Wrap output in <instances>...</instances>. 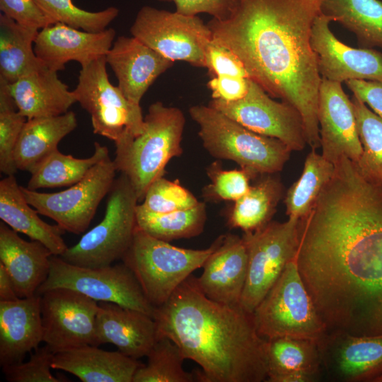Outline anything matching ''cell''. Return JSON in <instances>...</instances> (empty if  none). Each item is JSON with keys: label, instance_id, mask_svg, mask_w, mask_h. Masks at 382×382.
<instances>
[{"label": "cell", "instance_id": "60d3db41", "mask_svg": "<svg viewBox=\"0 0 382 382\" xmlns=\"http://www.w3.org/2000/svg\"><path fill=\"white\" fill-rule=\"evenodd\" d=\"M211 183L204 190L207 199L235 202L245 195L250 187V175L245 170H223L219 163L207 170Z\"/></svg>", "mask_w": 382, "mask_h": 382}, {"label": "cell", "instance_id": "4316f807", "mask_svg": "<svg viewBox=\"0 0 382 382\" xmlns=\"http://www.w3.org/2000/svg\"><path fill=\"white\" fill-rule=\"evenodd\" d=\"M25 199L14 175L0 181V219L18 233L45 245L54 255H62L68 248L57 224L51 225L40 218Z\"/></svg>", "mask_w": 382, "mask_h": 382}, {"label": "cell", "instance_id": "7bdbcfd3", "mask_svg": "<svg viewBox=\"0 0 382 382\" xmlns=\"http://www.w3.org/2000/svg\"><path fill=\"white\" fill-rule=\"evenodd\" d=\"M2 13L21 26L40 30L54 24L36 0H0Z\"/></svg>", "mask_w": 382, "mask_h": 382}, {"label": "cell", "instance_id": "83f0119b", "mask_svg": "<svg viewBox=\"0 0 382 382\" xmlns=\"http://www.w3.org/2000/svg\"><path fill=\"white\" fill-rule=\"evenodd\" d=\"M269 382H311L319 374L321 359L317 341L293 337L266 340Z\"/></svg>", "mask_w": 382, "mask_h": 382}, {"label": "cell", "instance_id": "ac0fdd59", "mask_svg": "<svg viewBox=\"0 0 382 382\" xmlns=\"http://www.w3.org/2000/svg\"><path fill=\"white\" fill-rule=\"evenodd\" d=\"M318 344L321 365L333 379L373 382L382 374V335L327 332Z\"/></svg>", "mask_w": 382, "mask_h": 382}, {"label": "cell", "instance_id": "2e32d148", "mask_svg": "<svg viewBox=\"0 0 382 382\" xmlns=\"http://www.w3.org/2000/svg\"><path fill=\"white\" fill-rule=\"evenodd\" d=\"M330 22L320 13L312 27L311 45L321 77L341 83L349 80L382 82V52L347 46L332 33Z\"/></svg>", "mask_w": 382, "mask_h": 382}, {"label": "cell", "instance_id": "f35d334b", "mask_svg": "<svg viewBox=\"0 0 382 382\" xmlns=\"http://www.w3.org/2000/svg\"><path fill=\"white\" fill-rule=\"evenodd\" d=\"M36 1L54 23H62L87 32L97 33L107 29L119 14L118 8L114 6L91 12L77 7L72 0Z\"/></svg>", "mask_w": 382, "mask_h": 382}, {"label": "cell", "instance_id": "7c38bea8", "mask_svg": "<svg viewBox=\"0 0 382 382\" xmlns=\"http://www.w3.org/2000/svg\"><path fill=\"white\" fill-rule=\"evenodd\" d=\"M116 166L108 155L78 183L58 192H40L21 185L27 202L64 231L83 233L115 180Z\"/></svg>", "mask_w": 382, "mask_h": 382}, {"label": "cell", "instance_id": "4dcf8cb0", "mask_svg": "<svg viewBox=\"0 0 382 382\" xmlns=\"http://www.w3.org/2000/svg\"><path fill=\"white\" fill-rule=\"evenodd\" d=\"M272 175H262L245 195L234 202L227 215L230 228L253 233L272 221L284 190L281 181Z\"/></svg>", "mask_w": 382, "mask_h": 382}, {"label": "cell", "instance_id": "603a6c76", "mask_svg": "<svg viewBox=\"0 0 382 382\" xmlns=\"http://www.w3.org/2000/svg\"><path fill=\"white\" fill-rule=\"evenodd\" d=\"M51 251L42 243L27 241L0 223V263L8 274L19 298L30 297L48 277Z\"/></svg>", "mask_w": 382, "mask_h": 382}, {"label": "cell", "instance_id": "ffe728a7", "mask_svg": "<svg viewBox=\"0 0 382 382\" xmlns=\"http://www.w3.org/2000/svg\"><path fill=\"white\" fill-rule=\"evenodd\" d=\"M118 88L132 103L140 101L154 81L173 64L135 37L119 36L105 55Z\"/></svg>", "mask_w": 382, "mask_h": 382}, {"label": "cell", "instance_id": "836d02e7", "mask_svg": "<svg viewBox=\"0 0 382 382\" xmlns=\"http://www.w3.org/2000/svg\"><path fill=\"white\" fill-rule=\"evenodd\" d=\"M137 226L147 234L167 242L199 235L207 219L206 206L199 202L187 209L167 213L150 212L138 204Z\"/></svg>", "mask_w": 382, "mask_h": 382}, {"label": "cell", "instance_id": "52a82bcc", "mask_svg": "<svg viewBox=\"0 0 382 382\" xmlns=\"http://www.w3.org/2000/svg\"><path fill=\"white\" fill-rule=\"evenodd\" d=\"M259 335L310 339L318 342L325 326L302 279L297 255L286 265L275 284L253 313Z\"/></svg>", "mask_w": 382, "mask_h": 382}, {"label": "cell", "instance_id": "1f68e13d", "mask_svg": "<svg viewBox=\"0 0 382 382\" xmlns=\"http://www.w3.org/2000/svg\"><path fill=\"white\" fill-rule=\"evenodd\" d=\"M38 32L0 14V78L12 83L45 66L33 46Z\"/></svg>", "mask_w": 382, "mask_h": 382}, {"label": "cell", "instance_id": "74e56055", "mask_svg": "<svg viewBox=\"0 0 382 382\" xmlns=\"http://www.w3.org/2000/svg\"><path fill=\"white\" fill-rule=\"evenodd\" d=\"M27 118L19 112L11 94L9 83L0 78V170L14 175V150Z\"/></svg>", "mask_w": 382, "mask_h": 382}, {"label": "cell", "instance_id": "8992f818", "mask_svg": "<svg viewBox=\"0 0 382 382\" xmlns=\"http://www.w3.org/2000/svg\"><path fill=\"white\" fill-rule=\"evenodd\" d=\"M218 242L217 238L209 247L202 250L183 248L156 238L137 226L122 260L156 308L164 303L195 270L202 267Z\"/></svg>", "mask_w": 382, "mask_h": 382}, {"label": "cell", "instance_id": "e575fe53", "mask_svg": "<svg viewBox=\"0 0 382 382\" xmlns=\"http://www.w3.org/2000/svg\"><path fill=\"white\" fill-rule=\"evenodd\" d=\"M334 171V163L315 149H311L306 158L300 177L285 195L284 204L288 217L299 219L306 217Z\"/></svg>", "mask_w": 382, "mask_h": 382}, {"label": "cell", "instance_id": "c3c4849f", "mask_svg": "<svg viewBox=\"0 0 382 382\" xmlns=\"http://www.w3.org/2000/svg\"><path fill=\"white\" fill-rule=\"evenodd\" d=\"M18 299L8 274L0 263V301H13Z\"/></svg>", "mask_w": 382, "mask_h": 382}, {"label": "cell", "instance_id": "8d00e7d4", "mask_svg": "<svg viewBox=\"0 0 382 382\" xmlns=\"http://www.w3.org/2000/svg\"><path fill=\"white\" fill-rule=\"evenodd\" d=\"M147 364L137 370L132 382H192L194 374L183 367L185 359L179 347L168 337H160L147 354Z\"/></svg>", "mask_w": 382, "mask_h": 382}, {"label": "cell", "instance_id": "277c9868", "mask_svg": "<svg viewBox=\"0 0 382 382\" xmlns=\"http://www.w3.org/2000/svg\"><path fill=\"white\" fill-rule=\"evenodd\" d=\"M185 125L183 112L161 102L149 105L143 132L115 142L114 163L125 175L141 202L150 185L163 177L170 160L183 153L182 136Z\"/></svg>", "mask_w": 382, "mask_h": 382}, {"label": "cell", "instance_id": "f546056e", "mask_svg": "<svg viewBox=\"0 0 382 382\" xmlns=\"http://www.w3.org/2000/svg\"><path fill=\"white\" fill-rule=\"evenodd\" d=\"M320 10L353 33L361 48H382L380 0H320Z\"/></svg>", "mask_w": 382, "mask_h": 382}, {"label": "cell", "instance_id": "7a4b0ae2", "mask_svg": "<svg viewBox=\"0 0 382 382\" xmlns=\"http://www.w3.org/2000/svg\"><path fill=\"white\" fill-rule=\"evenodd\" d=\"M320 13V0H241L228 19L207 23L212 37L236 54L250 79L300 112L315 150L320 147L322 77L311 37Z\"/></svg>", "mask_w": 382, "mask_h": 382}, {"label": "cell", "instance_id": "3957f363", "mask_svg": "<svg viewBox=\"0 0 382 382\" xmlns=\"http://www.w3.org/2000/svg\"><path fill=\"white\" fill-rule=\"evenodd\" d=\"M153 318L158 339L168 337L185 359L199 365L197 381H267L266 340L259 335L253 313L209 299L192 274L155 308Z\"/></svg>", "mask_w": 382, "mask_h": 382}, {"label": "cell", "instance_id": "ba28073f", "mask_svg": "<svg viewBox=\"0 0 382 382\" xmlns=\"http://www.w3.org/2000/svg\"><path fill=\"white\" fill-rule=\"evenodd\" d=\"M139 200L128 178L121 173L108 193L103 220L59 257L71 264L103 267L122 259L137 228Z\"/></svg>", "mask_w": 382, "mask_h": 382}, {"label": "cell", "instance_id": "d4e9b609", "mask_svg": "<svg viewBox=\"0 0 382 382\" xmlns=\"http://www.w3.org/2000/svg\"><path fill=\"white\" fill-rule=\"evenodd\" d=\"M141 365L119 350L84 345L55 353L52 369L69 372L83 382H132Z\"/></svg>", "mask_w": 382, "mask_h": 382}, {"label": "cell", "instance_id": "4fadbf2b", "mask_svg": "<svg viewBox=\"0 0 382 382\" xmlns=\"http://www.w3.org/2000/svg\"><path fill=\"white\" fill-rule=\"evenodd\" d=\"M130 33L168 59L205 68V50L212 34L197 16L144 6L138 11Z\"/></svg>", "mask_w": 382, "mask_h": 382}, {"label": "cell", "instance_id": "f6af8a7d", "mask_svg": "<svg viewBox=\"0 0 382 382\" xmlns=\"http://www.w3.org/2000/svg\"><path fill=\"white\" fill-rule=\"evenodd\" d=\"M173 2L175 11L185 16L204 13L218 21H226L234 13L241 0H156Z\"/></svg>", "mask_w": 382, "mask_h": 382}, {"label": "cell", "instance_id": "e0dca14e", "mask_svg": "<svg viewBox=\"0 0 382 382\" xmlns=\"http://www.w3.org/2000/svg\"><path fill=\"white\" fill-rule=\"evenodd\" d=\"M318 120L322 155L332 163L346 157L357 163L362 146L357 132L352 100L342 83L321 80Z\"/></svg>", "mask_w": 382, "mask_h": 382}, {"label": "cell", "instance_id": "7402d4cb", "mask_svg": "<svg viewBox=\"0 0 382 382\" xmlns=\"http://www.w3.org/2000/svg\"><path fill=\"white\" fill-rule=\"evenodd\" d=\"M96 346L110 343L132 358L146 357L158 340L152 316L112 302H98Z\"/></svg>", "mask_w": 382, "mask_h": 382}, {"label": "cell", "instance_id": "484cf974", "mask_svg": "<svg viewBox=\"0 0 382 382\" xmlns=\"http://www.w3.org/2000/svg\"><path fill=\"white\" fill-rule=\"evenodd\" d=\"M18 110L28 120L64 114L76 102L57 72L45 66L9 83Z\"/></svg>", "mask_w": 382, "mask_h": 382}, {"label": "cell", "instance_id": "6da1fadb", "mask_svg": "<svg viewBox=\"0 0 382 382\" xmlns=\"http://www.w3.org/2000/svg\"><path fill=\"white\" fill-rule=\"evenodd\" d=\"M299 228L298 268L325 333L382 335V187L344 161Z\"/></svg>", "mask_w": 382, "mask_h": 382}, {"label": "cell", "instance_id": "f1b7e54d", "mask_svg": "<svg viewBox=\"0 0 382 382\" xmlns=\"http://www.w3.org/2000/svg\"><path fill=\"white\" fill-rule=\"evenodd\" d=\"M72 111L52 117L27 120L14 150L17 170L31 172L54 150L61 140L77 127Z\"/></svg>", "mask_w": 382, "mask_h": 382}, {"label": "cell", "instance_id": "ab89813d", "mask_svg": "<svg viewBox=\"0 0 382 382\" xmlns=\"http://www.w3.org/2000/svg\"><path fill=\"white\" fill-rule=\"evenodd\" d=\"M199 202L178 181L161 177L150 185L140 204L152 212L167 213L190 209Z\"/></svg>", "mask_w": 382, "mask_h": 382}, {"label": "cell", "instance_id": "5b68a950", "mask_svg": "<svg viewBox=\"0 0 382 382\" xmlns=\"http://www.w3.org/2000/svg\"><path fill=\"white\" fill-rule=\"evenodd\" d=\"M189 113L204 149L215 158L236 162L252 178L282 170L289 158L291 150L284 142L256 133L209 105L192 106Z\"/></svg>", "mask_w": 382, "mask_h": 382}, {"label": "cell", "instance_id": "bcb514c9", "mask_svg": "<svg viewBox=\"0 0 382 382\" xmlns=\"http://www.w3.org/2000/svg\"><path fill=\"white\" fill-rule=\"evenodd\" d=\"M250 79L231 75H220L211 78L207 87L212 98L225 102H233L243 98L248 92Z\"/></svg>", "mask_w": 382, "mask_h": 382}, {"label": "cell", "instance_id": "9c48e42d", "mask_svg": "<svg viewBox=\"0 0 382 382\" xmlns=\"http://www.w3.org/2000/svg\"><path fill=\"white\" fill-rule=\"evenodd\" d=\"M105 56L82 66L73 90L76 102L91 115L94 134L115 143L136 137L144 128L140 105L129 101L108 79Z\"/></svg>", "mask_w": 382, "mask_h": 382}, {"label": "cell", "instance_id": "b9f144b4", "mask_svg": "<svg viewBox=\"0 0 382 382\" xmlns=\"http://www.w3.org/2000/svg\"><path fill=\"white\" fill-rule=\"evenodd\" d=\"M54 352L45 345L34 350L29 359L24 362L2 366L5 378L8 382H61L50 369Z\"/></svg>", "mask_w": 382, "mask_h": 382}, {"label": "cell", "instance_id": "ee69618b", "mask_svg": "<svg viewBox=\"0 0 382 382\" xmlns=\"http://www.w3.org/2000/svg\"><path fill=\"white\" fill-rule=\"evenodd\" d=\"M204 62L211 78L231 75L249 79L246 69L236 54L213 37L206 47Z\"/></svg>", "mask_w": 382, "mask_h": 382}, {"label": "cell", "instance_id": "8fae6325", "mask_svg": "<svg viewBox=\"0 0 382 382\" xmlns=\"http://www.w3.org/2000/svg\"><path fill=\"white\" fill-rule=\"evenodd\" d=\"M59 287L74 290L98 302L115 303L152 317L155 311L134 273L125 263L92 268L71 264L52 255L48 277L36 294Z\"/></svg>", "mask_w": 382, "mask_h": 382}, {"label": "cell", "instance_id": "d6a6232c", "mask_svg": "<svg viewBox=\"0 0 382 382\" xmlns=\"http://www.w3.org/2000/svg\"><path fill=\"white\" fill-rule=\"evenodd\" d=\"M108 155V147L98 142L94 144L93 155L86 158L64 154L57 149L30 172L31 176L26 187L37 190L71 186L80 181L93 166Z\"/></svg>", "mask_w": 382, "mask_h": 382}, {"label": "cell", "instance_id": "5bb4252c", "mask_svg": "<svg viewBox=\"0 0 382 382\" xmlns=\"http://www.w3.org/2000/svg\"><path fill=\"white\" fill-rule=\"evenodd\" d=\"M98 302L74 290L59 287L40 295L42 341L54 352L96 346Z\"/></svg>", "mask_w": 382, "mask_h": 382}, {"label": "cell", "instance_id": "9a60e30c", "mask_svg": "<svg viewBox=\"0 0 382 382\" xmlns=\"http://www.w3.org/2000/svg\"><path fill=\"white\" fill-rule=\"evenodd\" d=\"M209 105L262 135L276 138L292 151H301L307 144L302 117L289 103L277 102L250 79L246 96L237 101L212 99Z\"/></svg>", "mask_w": 382, "mask_h": 382}, {"label": "cell", "instance_id": "44dd1931", "mask_svg": "<svg viewBox=\"0 0 382 382\" xmlns=\"http://www.w3.org/2000/svg\"><path fill=\"white\" fill-rule=\"evenodd\" d=\"M204 262L197 278L200 290L209 299L225 304L239 305L248 272V252L242 237L228 233Z\"/></svg>", "mask_w": 382, "mask_h": 382}, {"label": "cell", "instance_id": "d590c367", "mask_svg": "<svg viewBox=\"0 0 382 382\" xmlns=\"http://www.w3.org/2000/svg\"><path fill=\"white\" fill-rule=\"evenodd\" d=\"M351 100L362 146L357 167L368 180L382 187V117L354 95Z\"/></svg>", "mask_w": 382, "mask_h": 382}, {"label": "cell", "instance_id": "30bf717a", "mask_svg": "<svg viewBox=\"0 0 382 382\" xmlns=\"http://www.w3.org/2000/svg\"><path fill=\"white\" fill-rule=\"evenodd\" d=\"M248 252V272L239 306L253 313L298 253L299 219L271 221L262 228L242 236Z\"/></svg>", "mask_w": 382, "mask_h": 382}, {"label": "cell", "instance_id": "7dc6e473", "mask_svg": "<svg viewBox=\"0 0 382 382\" xmlns=\"http://www.w3.org/2000/svg\"><path fill=\"white\" fill-rule=\"evenodd\" d=\"M353 95L382 117V82L349 80L345 82Z\"/></svg>", "mask_w": 382, "mask_h": 382}, {"label": "cell", "instance_id": "d6986e66", "mask_svg": "<svg viewBox=\"0 0 382 382\" xmlns=\"http://www.w3.org/2000/svg\"><path fill=\"white\" fill-rule=\"evenodd\" d=\"M115 34L113 28L93 33L57 23L39 30L34 51L43 64L54 71L64 70L70 61L79 62L82 67L105 56Z\"/></svg>", "mask_w": 382, "mask_h": 382}, {"label": "cell", "instance_id": "681fc988", "mask_svg": "<svg viewBox=\"0 0 382 382\" xmlns=\"http://www.w3.org/2000/svg\"><path fill=\"white\" fill-rule=\"evenodd\" d=\"M373 382H382V374L375 378Z\"/></svg>", "mask_w": 382, "mask_h": 382}, {"label": "cell", "instance_id": "cb8c5ba5", "mask_svg": "<svg viewBox=\"0 0 382 382\" xmlns=\"http://www.w3.org/2000/svg\"><path fill=\"white\" fill-rule=\"evenodd\" d=\"M43 340L40 295L0 301V364L21 362Z\"/></svg>", "mask_w": 382, "mask_h": 382}]
</instances>
